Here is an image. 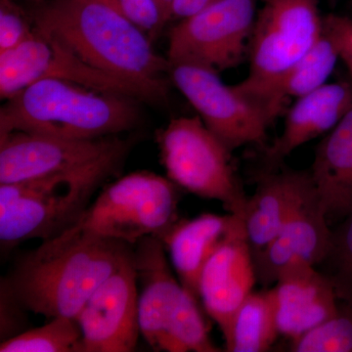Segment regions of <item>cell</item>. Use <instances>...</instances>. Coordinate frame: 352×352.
I'll use <instances>...</instances> for the list:
<instances>
[{"label": "cell", "mask_w": 352, "mask_h": 352, "mask_svg": "<svg viewBox=\"0 0 352 352\" xmlns=\"http://www.w3.org/2000/svg\"><path fill=\"white\" fill-rule=\"evenodd\" d=\"M131 145L117 136L67 139L15 131L0 136V184L78 170Z\"/></svg>", "instance_id": "cell-11"}, {"label": "cell", "mask_w": 352, "mask_h": 352, "mask_svg": "<svg viewBox=\"0 0 352 352\" xmlns=\"http://www.w3.org/2000/svg\"><path fill=\"white\" fill-rule=\"evenodd\" d=\"M309 173L328 222L352 214V109L317 145Z\"/></svg>", "instance_id": "cell-20"}, {"label": "cell", "mask_w": 352, "mask_h": 352, "mask_svg": "<svg viewBox=\"0 0 352 352\" xmlns=\"http://www.w3.org/2000/svg\"><path fill=\"white\" fill-rule=\"evenodd\" d=\"M178 188L157 173H129L102 189L78 221L65 231L131 245L150 236L161 239L177 222Z\"/></svg>", "instance_id": "cell-5"}, {"label": "cell", "mask_w": 352, "mask_h": 352, "mask_svg": "<svg viewBox=\"0 0 352 352\" xmlns=\"http://www.w3.org/2000/svg\"><path fill=\"white\" fill-rule=\"evenodd\" d=\"M250 41L249 75L234 87L252 99L303 57L324 29L320 0H263Z\"/></svg>", "instance_id": "cell-7"}, {"label": "cell", "mask_w": 352, "mask_h": 352, "mask_svg": "<svg viewBox=\"0 0 352 352\" xmlns=\"http://www.w3.org/2000/svg\"><path fill=\"white\" fill-rule=\"evenodd\" d=\"M138 279L133 252L88 298L76 316L82 352H131L138 346Z\"/></svg>", "instance_id": "cell-12"}, {"label": "cell", "mask_w": 352, "mask_h": 352, "mask_svg": "<svg viewBox=\"0 0 352 352\" xmlns=\"http://www.w3.org/2000/svg\"><path fill=\"white\" fill-rule=\"evenodd\" d=\"M140 28L151 38H156L166 23L155 0H102Z\"/></svg>", "instance_id": "cell-26"}, {"label": "cell", "mask_w": 352, "mask_h": 352, "mask_svg": "<svg viewBox=\"0 0 352 352\" xmlns=\"http://www.w3.org/2000/svg\"><path fill=\"white\" fill-rule=\"evenodd\" d=\"M32 30L34 24L28 10L14 0H0V52L17 46Z\"/></svg>", "instance_id": "cell-27"}, {"label": "cell", "mask_w": 352, "mask_h": 352, "mask_svg": "<svg viewBox=\"0 0 352 352\" xmlns=\"http://www.w3.org/2000/svg\"><path fill=\"white\" fill-rule=\"evenodd\" d=\"M166 248L150 236L134 245L133 258L139 286V327L143 339L156 351L178 352L173 328L189 295L170 270Z\"/></svg>", "instance_id": "cell-13"}, {"label": "cell", "mask_w": 352, "mask_h": 352, "mask_svg": "<svg viewBox=\"0 0 352 352\" xmlns=\"http://www.w3.org/2000/svg\"><path fill=\"white\" fill-rule=\"evenodd\" d=\"M256 0H219L170 30V66L194 64L217 74L242 63L256 18Z\"/></svg>", "instance_id": "cell-9"}, {"label": "cell", "mask_w": 352, "mask_h": 352, "mask_svg": "<svg viewBox=\"0 0 352 352\" xmlns=\"http://www.w3.org/2000/svg\"><path fill=\"white\" fill-rule=\"evenodd\" d=\"M166 177L189 193L219 201L242 217L248 196L234 170L232 152L197 117L176 118L157 133Z\"/></svg>", "instance_id": "cell-6"}, {"label": "cell", "mask_w": 352, "mask_h": 352, "mask_svg": "<svg viewBox=\"0 0 352 352\" xmlns=\"http://www.w3.org/2000/svg\"><path fill=\"white\" fill-rule=\"evenodd\" d=\"M170 74L205 126L231 152L245 145L264 146L270 122L234 85L222 82L219 74L194 64L173 65Z\"/></svg>", "instance_id": "cell-10"}, {"label": "cell", "mask_w": 352, "mask_h": 352, "mask_svg": "<svg viewBox=\"0 0 352 352\" xmlns=\"http://www.w3.org/2000/svg\"><path fill=\"white\" fill-rule=\"evenodd\" d=\"M291 351L352 352V310L344 305L335 316L292 340Z\"/></svg>", "instance_id": "cell-25"}, {"label": "cell", "mask_w": 352, "mask_h": 352, "mask_svg": "<svg viewBox=\"0 0 352 352\" xmlns=\"http://www.w3.org/2000/svg\"><path fill=\"white\" fill-rule=\"evenodd\" d=\"M129 146L78 170L0 184L2 252L25 241L52 239L76 223L95 192L119 170Z\"/></svg>", "instance_id": "cell-4"}, {"label": "cell", "mask_w": 352, "mask_h": 352, "mask_svg": "<svg viewBox=\"0 0 352 352\" xmlns=\"http://www.w3.org/2000/svg\"><path fill=\"white\" fill-rule=\"evenodd\" d=\"M340 59L339 50L324 27L320 38L276 82L250 99L270 124L284 112L291 99H298L327 83Z\"/></svg>", "instance_id": "cell-21"}, {"label": "cell", "mask_w": 352, "mask_h": 352, "mask_svg": "<svg viewBox=\"0 0 352 352\" xmlns=\"http://www.w3.org/2000/svg\"><path fill=\"white\" fill-rule=\"evenodd\" d=\"M132 252L133 247L122 241L64 231L23 256L1 284L25 311L76 318Z\"/></svg>", "instance_id": "cell-2"}, {"label": "cell", "mask_w": 352, "mask_h": 352, "mask_svg": "<svg viewBox=\"0 0 352 352\" xmlns=\"http://www.w3.org/2000/svg\"><path fill=\"white\" fill-rule=\"evenodd\" d=\"M331 242L332 229L314 187L254 263L258 282L268 288L287 271L300 266L317 267L327 256Z\"/></svg>", "instance_id": "cell-15"}, {"label": "cell", "mask_w": 352, "mask_h": 352, "mask_svg": "<svg viewBox=\"0 0 352 352\" xmlns=\"http://www.w3.org/2000/svg\"><path fill=\"white\" fill-rule=\"evenodd\" d=\"M160 10L163 14V17L166 23L170 20L171 6H173V0H155Z\"/></svg>", "instance_id": "cell-30"}, {"label": "cell", "mask_w": 352, "mask_h": 352, "mask_svg": "<svg viewBox=\"0 0 352 352\" xmlns=\"http://www.w3.org/2000/svg\"><path fill=\"white\" fill-rule=\"evenodd\" d=\"M279 335L276 308L270 288L250 294L234 314L224 340L229 352H265Z\"/></svg>", "instance_id": "cell-22"}, {"label": "cell", "mask_w": 352, "mask_h": 352, "mask_svg": "<svg viewBox=\"0 0 352 352\" xmlns=\"http://www.w3.org/2000/svg\"><path fill=\"white\" fill-rule=\"evenodd\" d=\"M317 268L330 280L339 300L352 310V214L332 230L330 250Z\"/></svg>", "instance_id": "cell-24"}, {"label": "cell", "mask_w": 352, "mask_h": 352, "mask_svg": "<svg viewBox=\"0 0 352 352\" xmlns=\"http://www.w3.org/2000/svg\"><path fill=\"white\" fill-rule=\"evenodd\" d=\"M1 352H82V331L76 318L55 317L45 325L3 340Z\"/></svg>", "instance_id": "cell-23"}, {"label": "cell", "mask_w": 352, "mask_h": 352, "mask_svg": "<svg viewBox=\"0 0 352 352\" xmlns=\"http://www.w3.org/2000/svg\"><path fill=\"white\" fill-rule=\"evenodd\" d=\"M56 78L85 87L160 103L161 95L149 88L94 68L52 34L34 27L27 38L0 52V98L7 100L32 83Z\"/></svg>", "instance_id": "cell-8"}, {"label": "cell", "mask_w": 352, "mask_h": 352, "mask_svg": "<svg viewBox=\"0 0 352 352\" xmlns=\"http://www.w3.org/2000/svg\"><path fill=\"white\" fill-rule=\"evenodd\" d=\"M34 27L52 34L82 61L102 72L142 85L166 99L168 58L151 38L102 0H41L28 9Z\"/></svg>", "instance_id": "cell-1"}, {"label": "cell", "mask_w": 352, "mask_h": 352, "mask_svg": "<svg viewBox=\"0 0 352 352\" xmlns=\"http://www.w3.org/2000/svg\"><path fill=\"white\" fill-rule=\"evenodd\" d=\"M256 282V266L242 220L217 245L199 280V300L223 338L234 314L254 292Z\"/></svg>", "instance_id": "cell-14"}, {"label": "cell", "mask_w": 352, "mask_h": 352, "mask_svg": "<svg viewBox=\"0 0 352 352\" xmlns=\"http://www.w3.org/2000/svg\"><path fill=\"white\" fill-rule=\"evenodd\" d=\"M138 99L78 83L45 78L6 100L0 136L11 132L67 139L117 136L138 127Z\"/></svg>", "instance_id": "cell-3"}, {"label": "cell", "mask_w": 352, "mask_h": 352, "mask_svg": "<svg viewBox=\"0 0 352 352\" xmlns=\"http://www.w3.org/2000/svg\"><path fill=\"white\" fill-rule=\"evenodd\" d=\"M219 0H173L171 6L170 20H183L200 12L206 7Z\"/></svg>", "instance_id": "cell-29"}, {"label": "cell", "mask_w": 352, "mask_h": 352, "mask_svg": "<svg viewBox=\"0 0 352 352\" xmlns=\"http://www.w3.org/2000/svg\"><path fill=\"white\" fill-rule=\"evenodd\" d=\"M242 220V217L229 212H206L192 219L177 220L162 236L178 280L197 300L199 280L206 263L217 245Z\"/></svg>", "instance_id": "cell-19"}, {"label": "cell", "mask_w": 352, "mask_h": 352, "mask_svg": "<svg viewBox=\"0 0 352 352\" xmlns=\"http://www.w3.org/2000/svg\"><path fill=\"white\" fill-rule=\"evenodd\" d=\"M324 27L332 36L352 80V20L346 16L329 14L324 17Z\"/></svg>", "instance_id": "cell-28"}, {"label": "cell", "mask_w": 352, "mask_h": 352, "mask_svg": "<svg viewBox=\"0 0 352 352\" xmlns=\"http://www.w3.org/2000/svg\"><path fill=\"white\" fill-rule=\"evenodd\" d=\"M30 1H32V2H38V1H41V0H30Z\"/></svg>", "instance_id": "cell-31"}, {"label": "cell", "mask_w": 352, "mask_h": 352, "mask_svg": "<svg viewBox=\"0 0 352 352\" xmlns=\"http://www.w3.org/2000/svg\"><path fill=\"white\" fill-rule=\"evenodd\" d=\"M352 109V83H325L296 99L285 119L283 131L272 145L264 148L268 170L300 146L333 131Z\"/></svg>", "instance_id": "cell-17"}, {"label": "cell", "mask_w": 352, "mask_h": 352, "mask_svg": "<svg viewBox=\"0 0 352 352\" xmlns=\"http://www.w3.org/2000/svg\"><path fill=\"white\" fill-rule=\"evenodd\" d=\"M270 289L279 333L292 340L335 316L340 310L333 284L315 266L287 271Z\"/></svg>", "instance_id": "cell-18"}, {"label": "cell", "mask_w": 352, "mask_h": 352, "mask_svg": "<svg viewBox=\"0 0 352 352\" xmlns=\"http://www.w3.org/2000/svg\"><path fill=\"white\" fill-rule=\"evenodd\" d=\"M314 190L307 170L275 168L259 175L256 191L248 197L243 214L245 239L254 263L289 215Z\"/></svg>", "instance_id": "cell-16"}]
</instances>
